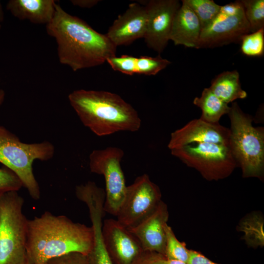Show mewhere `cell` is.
Wrapping results in <instances>:
<instances>
[{"mask_svg": "<svg viewBox=\"0 0 264 264\" xmlns=\"http://www.w3.org/2000/svg\"><path fill=\"white\" fill-rule=\"evenodd\" d=\"M46 30L56 40L60 62L74 71L101 65L116 55L117 47L106 34L95 31L58 4Z\"/></svg>", "mask_w": 264, "mask_h": 264, "instance_id": "obj_1", "label": "cell"}, {"mask_svg": "<svg viewBox=\"0 0 264 264\" xmlns=\"http://www.w3.org/2000/svg\"><path fill=\"white\" fill-rule=\"evenodd\" d=\"M93 244L91 226L75 222L64 215L46 211L28 220L26 250L28 261L46 264L52 259L71 253L87 256Z\"/></svg>", "mask_w": 264, "mask_h": 264, "instance_id": "obj_2", "label": "cell"}, {"mask_svg": "<svg viewBox=\"0 0 264 264\" xmlns=\"http://www.w3.org/2000/svg\"><path fill=\"white\" fill-rule=\"evenodd\" d=\"M68 98L83 124L97 136L120 131L134 132L141 127L137 112L117 94L78 89L71 92Z\"/></svg>", "mask_w": 264, "mask_h": 264, "instance_id": "obj_3", "label": "cell"}, {"mask_svg": "<svg viewBox=\"0 0 264 264\" xmlns=\"http://www.w3.org/2000/svg\"><path fill=\"white\" fill-rule=\"evenodd\" d=\"M228 147L243 177L263 178L264 170V128L254 127L251 116L237 102L230 107Z\"/></svg>", "mask_w": 264, "mask_h": 264, "instance_id": "obj_4", "label": "cell"}, {"mask_svg": "<svg viewBox=\"0 0 264 264\" xmlns=\"http://www.w3.org/2000/svg\"><path fill=\"white\" fill-rule=\"evenodd\" d=\"M54 153L55 148L51 142L23 143L5 127L0 126V163L17 176L33 199H40L41 192L33 173V163L35 160H48Z\"/></svg>", "mask_w": 264, "mask_h": 264, "instance_id": "obj_5", "label": "cell"}, {"mask_svg": "<svg viewBox=\"0 0 264 264\" xmlns=\"http://www.w3.org/2000/svg\"><path fill=\"white\" fill-rule=\"evenodd\" d=\"M18 191L0 196V264H26L28 221Z\"/></svg>", "mask_w": 264, "mask_h": 264, "instance_id": "obj_6", "label": "cell"}, {"mask_svg": "<svg viewBox=\"0 0 264 264\" xmlns=\"http://www.w3.org/2000/svg\"><path fill=\"white\" fill-rule=\"evenodd\" d=\"M171 154L208 180L223 179L237 166L227 145L197 143L171 150Z\"/></svg>", "mask_w": 264, "mask_h": 264, "instance_id": "obj_7", "label": "cell"}, {"mask_svg": "<svg viewBox=\"0 0 264 264\" xmlns=\"http://www.w3.org/2000/svg\"><path fill=\"white\" fill-rule=\"evenodd\" d=\"M124 155L120 148L109 147L93 151L89 156L91 172L103 175L105 181V212L116 216L124 198L127 186L121 161Z\"/></svg>", "mask_w": 264, "mask_h": 264, "instance_id": "obj_8", "label": "cell"}, {"mask_svg": "<svg viewBox=\"0 0 264 264\" xmlns=\"http://www.w3.org/2000/svg\"><path fill=\"white\" fill-rule=\"evenodd\" d=\"M250 32L241 0L223 6L214 21L202 29L197 49L214 48L240 42Z\"/></svg>", "mask_w": 264, "mask_h": 264, "instance_id": "obj_9", "label": "cell"}, {"mask_svg": "<svg viewBox=\"0 0 264 264\" xmlns=\"http://www.w3.org/2000/svg\"><path fill=\"white\" fill-rule=\"evenodd\" d=\"M159 187L152 182L147 174L137 177L127 186L124 198L116 217L127 228L133 227L156 209L161 201Z\"/></svg>", "mask_w": 264, "mask_h": 264, "instance_id": "obj_10", "label": "cell"}, {"mask_svg": "<svg viewBox=\"0 0 264 264\" xmlns=\"http://www.w3.org/2000/svg\"><path fill=\"white\" fill-rule=\"evenodd\" d=\"M147 14L144 41L150 48L161 53L168 44L175 16L181 6L177 0H150L139 2Z\"/></svg>", "mask_w": 264, "mask_h": 264, "instance_id": "obj_11", "label": "cell"}, {"mask_svg": "<svg viewBox=\"0 0 264 264\" xmlns=\"http://www.w3.org/2000/svg\"><path fill=\"white\" fill-rule=\"evenodd\" d=\"M102 235L113 264H132L144 251L138 239L117 220L104 221Z\"/></svg>", "mask_w": 264, "mask_h": 264, "instance_id": "obj_12", "label": "cell"}, {"mask_svg": "<svg viewBox=\"0 0 264 264\" xmlns=\"http://www.w3.org/2000/svg\"><path fill=\"white\" fill-rule=\"evenodd\" d=\"M229 129L219 123L195 119L172 132L168 148L172 149L197 143H212L228 146Z\"/></svg>", "mask_w": 264, "mask_h": 264, "instance_id": "obj_13", "label": "cell"}, {"mask_svg": "<svg viewBox=\"0 0 264 264\" xmlns=\"http://www.w3.org/2000/svg\"><path fill=\"white\" fill-rule=\"evenodd\" d=\"M147 23L145 7L141 3L132 2L113 22L106 35L116 47L128 45L136 40L144 38Z\"/></svg>", "mask_w": 264, "mask_h": 264, "instance_id": "obj_14", "label": "cell"}, {"mask_svg": "<svg viewBox=\"0 0 264 264\" xmlns=\"http://www.w3.org/2000/svg\"><path fill=\"white\" fill-rule=\"evenodd\" d=\"M168 218L167 206L161 200L151 215L136 226L127 228L138 239L144 251L155 252L165 256L164 226Z\"/></svg>", "mask_w": 264, "mask_h": 264, "instance_id": "obj_15", "label": "cell"}, {"mask_svg": "<svg viewBox=\"0 0 264 264\" xmlns=\"http://www.w3.org/2000/svg\"><path fill=\"white\" fill-rule=\"evenodd\" d=\"M201 30L196 14L188 5L182 2L174 19L170 40L176 45L197 48Z\"/></svg>", "mask_w": 264, "mask_h": 264, "instance_id": "obj_16", "label": "cell"}, {"mask_svg": "<svg viewBox=\"0 0 264 264\" xmlns=\"http://www.w3.org/2000/svg\"><path fill=\"white\" fill-rule=\"evenodd\" d=\"M106 62L114 71L129 75L148 76L157 74L171 63L160 55L156 57L141 56L138 57L129 55H115L108 58Z\"/></svg>", "mask_w": 264, "mask_h": 264, "instance_id": "obj_17", "label": "cell"}, {"mask_svg": "<svg viewBox=\"0 0 264 264\" xmlns=\"http://www.w3.org/2000/svg\"><path fill=\"white\" fill-rule=\"evenodd\" d=\"M56 4L54 0H10L6 8L20 20L46 25L53 17Z\"/></svg>", "mask_w": 264, "mask_h": 264, "instance_id": "obj_18", "label": "cell"}, {"mask_svg": "<svg viewBox=\"0 0 264 264\" xmlns=\"http://www.w3.org/2000/svg\"><path fill=\"white\" fill-rule=\"evenodd\" d=\"M219 99L228 104L238 99L245 98L247 94L241 87L239 72L235 70L219 74L209 88Z\"/></svg>", "mask_w": 264, "mask_h": 264, "instance_id": "obj_19", "label": "cell"}, {"mask_svg": "<svg viewBox=\"0 0 264 264\" xmlns=\"http://www.w3.org/2000/svg\"><path fill=\"white\" fill-rule=\"evenodd\" d=\"M195 105L202 111L201 119L210 123H219L222 116L228 114L230 107L216 96L209 88H205L200 97L193 100Z\"/></svg>", "mask_w": 264, "mask_h": 264, "instance_id": "obj_20", "label": "cell"}, {"mask_svg": "<svg viewBox=\"0 0 264 264\" xmlns=\"http://www.w3.org/2000/svg\"><path fill=\"white\" fill-rule=\"evenodd\" d=\"M182 2L193 11L199 21L202 29L214 21L221 6L213 0H183Z\"/></svg>", "mask_w": 264, "mask_h": 264, "instance_id": "obj_21", "label": "cell"}, {"mask_svg": "<svg viewBox=\"0 0 264 264\" xmlns=\"http://www.w3.org/2000/svg\"><path fill=\"white\" fill-rule=\"evenodd\" d=\"M241 231L244 232V239L250 246L264 245L263 220L257 214L246 218L241 223Z\"/></svg>", "mask_w": 264, "mask_h": 264, "instance_id": "obj_22", "label": "cell"}, {"mask_svg": "<svg viewBox=\"0 0 264 264\" xmlns=\"http://www.w3.org/2000/svg\"><path fill=\"white\" fill-rule=\"evenodd\" d=\"M166 244L165 257L168 259H175L187 263L189 258V250L185 242H180L176 238L172 228L165 224Z\"/></svg>", "mask_w": 264, "mask_h": 264, "instance_id": "obj_23", "label": "cell"}, {"mask_svg": "<svg viewBox=\"0 0 264 264\" xmlns=\"http://www.w3.org/2000/svg\"><path fill=\"white\" fill-rule=\"evenodd\" d=\"M244 15L254 32L264 28V0H242Z\"/></svg>", "mask_w": 264, "mask_h": 264, "instance_id": "obj_24", "label": "cell"}, {"mask_svg": "<svg viewBox=\"0 0 264 264\" xmlns=\"http://www.w3.org/2000/svg\"><path fill=\"white\" fill-rule=\"evenodd\" d=\"M241 50L244 55L261 57L264 53V28L244 35L241 40Z\"/></svg>", "mask_w": 264, "mask_h": 264, "instance_id": "obj_25", "label": "cell"}, {"mask_svg": "<svg viewBox=\"0 0 264 264\" xmlns=\"http://www.w3.org/2000/svg\"><path fill=\"white\" fill-rule=\"evenodd\" d=\"M88 264H113L106 248L100 229L93 231V244L87 256Z\"/></svg>", "mask_w": 264, "mask_h": 264, "instance_id": "obj_26", "label": "cell"}, {"mask_svg": "<svg viewBox=\"0 0 264 264\" xmlns=\"http://www.w3.org/2000/svg\"><path fill=\"white\" fill-rule=\"evenodd\" d=\"M22 184L17 176L6 167L0 168V196L9 192L18 191Z\"/></svg>", "mask_w": 264, "mask_h": 264, "instance_id": "obj_27", "label": "cell"}, {"mask_svg": "<svg viewBox=\"0 0 264 264\" xmlns=\"http://www.w3.org/2000/svg\"><path fill=\"white\" fill-rule=\"evenodd\" d=\"M46 264H88L87 256L71 253L49 260Z\"/></svg>", "mask_w": 264, "mask_h": 264, "instance_id": "obj_28", "label": "cell"}, {"mask_svg": "<svg viewBox=\"0 0 264 264\" xmlns=\"http://www.w3.org/2000/svg\"><path fill=\"white\" fill-rule=\"evenodd\" d=\"M165 259L162 254L144 251L132 264H164Z\"/></svg>", "mask_w": 264, "mask_h": 264, "instance_id": "obj_29", "label": "cell"}, {"mask_svg": "<svg viewBox=\"0 0 264 264\" xmlns=\"http://www.w3.org/2000/svg\"><path fill=\"white\" fill-rule=\"evenodd\" d=\"M188 264H220L215 263L201 253L193 250H189V258Z\"/></svg>", "mask_w": 264, "mask_h": 264, "instance_id": "obj_30", "label": "cell"}, {"mask_svg": "<svg viewBox=\"0 0 264 264\" xmlns=\"http://www.w3.org/2000/svg\"><path fill=\"white\" fill-rule=\"evenodd\" d=\"M100 0H72L71 3L75 6L82 8H91L96 5Z\"/></svg>", "mask_w": 264, "mask_h": 264, "instance_id": "obj_31", "label": "cell"}, {"mask_svg": "<svg viewBox=\"0 0 264 264\" xmlns=\"http://www.w3.org/2000/svg\"><path fill=\"white\" fill-rule=\"evenodd\" d=\"M164 264H188L187 263L181 261L166 259L164 261Z\"/></svg>", "mask_w": 264, "mask_h": 264, "instance_id": "obj_32", "label": "cell"}, {"mask_svg": "<svg viewBox=\"0 0 264 264\" xmlns=\"http://www.w3.org/2000/svg\"><path fill=\"white\" fill-rule=\"evenodd\" d=\"M5 95V91L2 89H0V107L1 106L4 100Z\"/></svg>", "mask_w": 264, "mask_h": 264, "instance_id": "obj_33", "label": "cell"}, {"mask_svg": "<svg viewBox=\"0 0 264 264\" xmlns=\"http://www.w3.org/2000/svg\"><path fill=\"white\" fill-rule=\"evenodd\" d=\"M3 19V11L2 5L0 1V22L2 21Z\"/></svg>", "mask_w": 264, "mask_h": 264, "instance_id": "obj_34", "label": "cell"}, {"mask_svg": "<svg viewBox=\"0 0 264 264\" xmlns=\"http://www.w3.org/2000/svg\"><path fill=\"white\" fill-rule=\"evenodd\" d=\"M26 264H31V263H30V262H29L28 261L27 263Z\"/></svg>", "mask_w": 264, "mask_h": 264, "instance_id": "obj_35", "label": "cell"}, {"mask_svg": "<svg viewBox=\"0 0 264 264\" xmlns=\"http://www.w3.org/2000/svg\"><path fill=\"white\" fill-rule=\"evenodd\" d=\"M0 28H1V25H0Z\"/></svg>", "mask_w": 264, "mask_h": 264, "instance_id": "obj_36", "label": "cell"}]
</instances>
